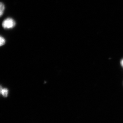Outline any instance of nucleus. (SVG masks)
<instances>
[{
    "instance_id": "f03ea898",
    "label": "nucleus",
    "mask_w": 123,
    "mask_h": 123,
    "mask_svg": "<svg viewBox=\"0 0 123 123\" xmlns=\"http://www.w3.org/2000/svg\"><path fill=\"white\" fill-rule=\"evenodd\" d=\"M0 93L4 97H7L8 95V90L6 88L2 89V87L1 86Z\"/></svg>"
},
{
    "instance_id": "7ed1b4c3",
    "label": "nucleus",
    "mask_w": 123,
    "mask_h": 123,
    "mask_svg": "<svg viewBox=\"0 0 123 123\" xmlns=\"http://www.w3.org/2000/svg\"><path fill=\"white\" fill-rule=\"evenodd\" d=\"M0 16H2L4 10L5 9L4 5L2 2H1L0 5Z\"/></svg>"
},
{
    "instance_id": "39448f33",
    "label": "nucleus",
    "mask_w": 123,
    "mask_h": 123,
    "mask_svg": "<svg viewBox=\"0 0 123 123\" xmlns=\"http://www.w3.org/2000/svg\"><path fill=\"white\" fill-rule=\"evenodd\" d=\"M121 65H122V66H123V59L121 61Z\"/></svg>"
},
{
    "instance_id": "20e7f679",
    "label": "nucleus",
    "mask_w": 123,
    "mask_h": 123,
    "mask_svg": "<svg viewBox=\"0 0 123 123\" xmlns=\"http://www.w3.org/2000/svg\"><path fill=\"white\" fill-rule=\"evenodd\" d=\"M0 46H3L5 43V40L4 38L2 36H0Z\"/></svg>"
},
{
    "instance_id": "f257e3e1",
    "label": "nucleus",
    "mask_w": 123,
    "mask_h": 123,
    "mask_svg": "<svg viewBox=\"0 0 123 123\" xmlns=\"http://www.w3.org/2000/svg\"><path fill=\"white\" fill-rule=\"evenodd\" d=\"M15 21L10 18L5 19L2 23V27L6 29H11L15 26Z\"/></svg>"
}]
</instances>
